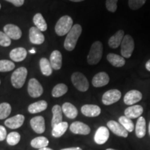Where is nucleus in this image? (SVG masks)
Segmentation results:
<instances>
[{
    "label": "nucleus",
    "mask_w": 150,
    "mask_h": 150,
    "mask_svg": "<svg viewBox=\"0 0 150 150\" xmlns=\"http://www.w3.org/2000/svg\"><path fill=\"white\" fill-rule=\"evenodd\" d=\"M82 33V27L80 24H75L67 34L64 42V47L67 51H72L77 43L79 38Z\"/></svg>",
    "instance_id": "obj_1"
},
{
    "label": "nucleus",
    "mask_w": 150,
    "mask_h": 150,
    "mask_svg": "<svg viewBox=\"0 0 150 150\" xmlns=\"http://www.w3.org/2000/svg\"><path fill=\"white\" fill-rule=\"evenodd\" d=\"M103 54V45L100 41H96L91 45L87 61L89 65H96L101 61Z\"/></svg>",
    "instance_id": "obj_2"
},
{
    "label": "nucleus",
    "mask_w": 150,
    "mask_h": 150,
    "mask_svg": "<svg viewBox=\"0 0 150 150\" xmlns=\"http://www.w3.org/2000/svg\"><path fill=\"white\" fill-rule=\"evenodd\" d=\"M73 27V20L69 16L61 17L55 26V31L59 36L67 34Z\"/></svg>",
    "instance_id": "obj_3"
},
{
    "label": "nucleus",
    "mask_w": 150,
    "mask_h": 150,
    "mask_svg": "<svg viewBox=\"0 0 150 150\" xmlns=\"http://www.w3.org/2000/svg\"><path fill=\"white\" fill-rule=\"evenodd\" d=\"M27 76V69L20 67L13 72L11 76V83L16 88H21L25 83Z\"/></svg>",
    "instance_id": "obj_4"
},
{
    "label": "nucleus",
    "mask_w": 150,
    "mask_h": 150,
    "mask_svg": "<svg viewBox=\"0 0 150 150\" xmlns=\"http://www.w3.org/2000/svg\"><path fill=\"white\" fill-rule=\"evenodd\" d=\"M72 84L78 91L86 92L89 88V83L87 78L81 72L73 73L71 77Z\"/></svg>",
    "instance_id": "obj_5"
},
{
    "label": "nucleus",
    "mask_w": 150,
    "mask_h": 150,
    "mask_svg": "<svg viewBox=\"0 0 150 150\" xmlns=\"http://www.w3.org/2000/svg\"><path fill=\"white\" fill-rule=\"evenodd\" d=\"M135 44L134 38L130 35H126L124 37L121 43V54L124 58L129 59L132 55L134 50Z\"/></svg>",
    "instance_id": "obj_6"
},
{
    "label": "nucleus",
    "mask_w": 150,
    "mask_h": 150,
    "mask_svg": "<svg viewBox=\"0 0 150 150\" xmlns=\"http://www.w3.org/2000/svg\"><path fill=\"white\" fill-rule=\"evenodd\" d=\"M122 94L119 90L112 89L106 91L102 96V103L108 106L118 102L121 98Z\"/></svg>",
    "instance_id": "obj_7"
},
{
    "label": "nucleus",
    "mask_w": 150,
    "mask_h": 150,
    "mask_svg": "<svg viewBox=\"0 0 150 150\" xmlns=\"http://www.w3.org/2000/svg\"><path fill=\"white\" fill-rule=\"evenodd\" d=\"M28 93L33 98L40 97L43 93L42 86L37 79L33 78L29 80L28 83Z\"/></svg>",
    "instance_id": "obj_8"
},
{
    "label": "nucleus",
    "mask_w": 150,
    "mask_h": 150,
    "mask_svg": "<svg viewBox=\"0 0 150 150\" xmlns=\"http://www.w3.org/2000/svg\"><path fill=\"white\" fill-rule=\"evenodd\" d=\"M107 127L116 136L123 137V138H127L128 136V131L120 122L114 120H110L107 122Z\"/></svg>",
    "instance_id": "obj_9"
},
{
    "label": "nucleus",
    "mask_w": 150,
    "mask_h": 150,
    "mask_svg": "<svg viewBox=\"0 0 150 150\" xmlns=\"http://www.w3.org/2000/svg\"><path fill=\"white\" fill-rule=\"evenodd\" d=\"M142 98V95L137 90H131L127 92L124 97V102L127 105H134L140 102Z\"/></svg>",
    "instance_id": "obj_10"
},
{
    "label": "nucleus",
    "mask_w": 150,
    "mask_h": 150,
    "mask_svg": "<svg viewBox=\"0 0 150 150\" xmlns=\"http://www.w3.org/2000/svg\"><path fill=\"white\" fill-rule=\"evenodd\" d=\"M70 129L71 132L74 134L88 135L91 133V128L87 125L79 121H76L72 123Z\"/></svg>",
    "instance_id": "obj_11"
},
{
    "label": "nucleus",
    "mask_w": 150,
    "mask_h": 150,
    "mask_svg": "<svg viewBox=\"0 0 150 150\" xmlns=\"http://www.w3.org/2000/svg\"><path fill=\"white\" fill-rule=\"evenodd\" d=\"M109 131L107 127H100L97 129L94 136V140L98 145L106 143L109 138Z\"/></svg>",
    "instance_id": "obj_12"
},
{
    "label": "nucleus",
    "mask_w": 150,
    "mask_h": 150,
    "mask_svg": "<svg viewBox=\"0 0 150 150\" xmlns=\"http://www.w3.org/2000/svg\"><path fill=\"white\" fill-rule=\"evenodd\" d=\"M4 32L11 39L19 40L22 37V31L17 25L8 24L4 27Z\"/></svg>",
    "instance_id": "obj_13"
},
{
    "label": "nucleus",
    "mask_w": 150,
    "mask_h": 150,
    "mask_svg": "<svg viewBox=\"0 0 150 150\" xmlns=\"http://www.w3.org/2000/svg\"><path fill=\"white\" fill-rule=\"evenodd\" d=\"M110 78L107 73L101 72L95 74L92 80V84L94 87L100 88L106 86L109 83Z\"/></svg>",
    "instance_id": "obj_14"
},
{
    "label": "nucleus",
    "mask_w": 150,
    "mask_h": 150,
    "mask_svg": "<svg viewBox=\"0 0 150 150\" xmlns=\"http://www.w3.org/2000/svg\"><path fill=\"white\" fill-rule=\"evenodd\" d=\"M31 128L37 134H42L45 131V122L42 116H36L30 120Z\"/></svg>",
    "instance_id": "obj_15"
},
{
    "label": "nucleus",
    "mask_w": 150,
    "mask_h": 150,
    "mask_svg": "<svg viewBox=\"0 0 150 150\" xmlns=\"http://www.w3.org/2000/svg\"><path fill=\"white\" fill-rule=\"evenodd\" d=\"M29 40L33 44L41 45L45 41V35L38 28L32 27L29 29Z\"/></svg>",
    "instance_id": "obj_16"
},
{
    "label": "nucleus",
    "mask_w": 150,
    "mask_h": 150,
    "mask_svg": "<svg viewBox=\"0 0 150 150\" xmlns=\"http://www.w3.org/2000/svg\"><path fill=\"white\" fill-rule=\"evenodd\" d=\"M81 112L86 117H94L100 115L101 108L99 106L94 104H86L81 107Z\"/></svg>",
    "instance_id": "obj_17"
},
{
    "label": "nucleus",
    "mask_w": 150,
    "mask_h": 150,
    "mask_svg": "<svg viewBox=\"0 0 150 150\" xmlns=\"http://www.w3.org/2000/svg\"><path fill=\"white\" fill-rule=\"evenodd\" d=\"M24 116L21 114H18L13 117L8 118L5 121V125L9 129H16L22 127L24 122Z\"/></svg>",
    "instance_id": "obj_18"
},
{
    "label": "nucleus",
    "mask_w": 150,
    "mask_h": 150,
    "mask_svg": "<svg viewBox=\"0 0 150 150\" xmlns=\"http://www.w3.org/2000/svg\"><path fill=\"white\" fill-rule=\"evenodd\" d=\"M143 112V108L140 105H134L127 108L125 110V115L129 119L140 117Z\"/></svg>",
    "instance_id": "obj_19"
},
{
    "label": "nucleus",
    "mask_w": 150,
    "mask_h": 150,
    "mask_svg": "<svg viewBox=\"0 0 150 150\" xmlns=\"http://www.w3.org/2000/svg\"><path fill=\"white\" fill-rule=\"evenodd\" d=\"M11 59L15 62L24 61L27 56V52L23 47H18L12 50L9 54Z\"/></svg>",
    "instance_id": "obj_20"
},
{
    "label": "nucleus",
    "mask_w": 150,
    "mask_h": 150,
    "mask_svg": "<svg viewBox=\"0 0 150 150\" xmlns=\"http://www.w3.org/2000/svg\"><path fill=\"white\" fill-rule=\"evenodd\" d=\"M124 37H125V31L123 30H119L110 38L108 40V45L110 48H117L120 45H121Z\"/></svg>",
    "instance_id": "obj_21"
},
{
    "label": "nucleus",
    "mask_w": 150,
    "mask_h": 150,
    "mask_svg": "<svg viewBox=\"0 0 150 150\" xmlns=\"http://www.w3.org/2000/svg\"><path fill=\"white\" fill-rule=\"evenodd\" d=\"M62 54L58 50H54L52 52L50 58V62L52 68L55 70H59L62 67Z\"/></svg>",
    "instance_id": "obj_22"
},
{
    "label": "nucleus",
    "mask_w": 150,
    "mask_h": 150,
    "mask_svg": "<svg viewBox=\"0 0 150 150\" xmlns=\"http://www.w3.org/2000/svg\"><path fill=\"white\" fill-rule=\"evenodd\" d=\"M62 110L65 116L70 119H74L78 115V110L74 105L69 102H65L62 106Z\"/></svg>",
    "instance_id": "obj_23"
},
{
    "label": "nucleus",
    "mask_w": 150,
    "mask_h": 150,
    "mask_svg": "<svg viewBox=\"0 0 150 150\" xmlns=\"http://www.w3.org/2000/svg\"><path fill=\"white\" fill-rule=\"evenodd\" d=\"M107 60L111 64L112 66L116 67H121L125 65V58L123 56H119L117 54L110 53L107 55Z\"/></svg>",
    "instance_id": "obj_24"
},
{
    "label": "nucleus",
    "mask_w": 150,
    "mask_h": 150,
    "mask_svg": "<svg viewBox=\"0 0 150 150\" xmlns=\"http://www.w3.org/2000/svg\"><path fill=\"white\" fill-rule=\"evenodd\" d=\"M47 108V103L45 100H40L30 104L28 107V110L30 113L35 114L44 111Z\"/></svg>",
    "instance_id": "obj_25"
},
{
    "label": "nucleus",
    "mask_w": 150,
    "mask_h": 150,
    "mask_svg": "<svg viewBox=\"0 0 150 150\" xmlns=\"http://www.w3.org/2000/svg\"><path fill=\"white\" fill-rule=\"evenodd\" d=\"M62 107L59 105H55L52 108V113L53 117L52 120V127H54L55 125L63 122V115H62Z\"/></svg>",
    "instance_id": "obj_26"
},
{
    "label": "nucleus",
    "mask_w": 150,
    "mask_h": 150,
    "mask_svg": "<svg viewBox=\"0 0 150 150\" xmlns=\"http://www.w3.org/2000/svg\"><path fill=\"white\" fill-rule=\"evenodd\" d=\"M146 134V121L142 116L138 117L136 125V135L138 138H142Z\"/></svg>",
    "instance_id": "obj_27"
},
{
    "label": "nucleus",
    "mask_w": 150,
    "mask_h": 150,
    "mask_svg": "<svg viewBox=\"0 0 150 150\" xmlns=\"http://www.w3.org/2000/svg\"><path fill=\"white\" fill-rule=\"evenodd\" d=\"M68 128V123L66 122H62L53 127L52 134L54 138H60L65 134Z\"/></svg>",
    "instance_id": "obj_28"
},
{
    "label": "nucleus",
    "mask_w": 150,
    "mask_h": 150,
    "mask_svg": "<svg viewBox=\"0 0 150 150\" xmlns=\"http://www.w3.org/2000/svg\"><path fill=\"white\" fill-rule=\"evenodd\" d=\"M33 22L35 27L41 31H45L47 29V24L41 13H36L33 17Z\"/></svg>",
    "instance_id": "obj_29"
},
{
    "label": "nucleus",
    "mask_w": 150,
    "mask_h": 150,
    "mask_svg": "<svg viewBox=\"0 0 150 150\" xmlns=\"http://www.w3.org/2000/svg\"><path fill=\"white\" fill-rule=\"evenodd\" d=\"M40 67L41 72L45 76H50L52 74V68L50 61L46 58H42L40 60Z\"/></svg>",
    "instance_id": "obj_30"
},
{
    "label": "nucleus",
    "mask_w": 150,
    "mask_h": 150,
    "mask_svg": "<svg viewBox=\"0 0 150 150\" xmlns=\"http://www.w3.org/2000/svg\"><path fill=\"white\" fill-rule=\"evenodd\" d=\"M49 145V140L44 136H39L33 138L31 141V147L35 149L47 147Z\"/></svg>",
    "instance_id": "obj_31"
},
{
    "label": "nucleus",
    "mask_w": 150,
    "mask_h": 150,
    "mask_svg": "<svg viewBox=\"0 0 150 150\" xmlns=\"http://www.w3.org/2000/svg\"><path fill=\"white\" fill-rule=\"evenodd\" d=\"M68 91V88L64 83H59L54 87L52 95L54 97H60L64 95Z\"/></svg>",
    "instance_id": "obj_32"
},
{
    "label": "nucleus",
    "mask_w": 150,
    "mask_h": 150,
    "mask_svg": "<svg viewBox=\"0 0 150 150\" xmlns=\"http://www.w3.org/2000/svg\"><path fill=\"white\" fill-rule=\"evenodd\" d=\"M119 122L121 124L128 132H132L134 129V125L131 119L126 116H121L119 118Z\"/></svg>",
    "instance_id": "obj_33"
},
{
    "label": "nucleus",
    "mask_w": 150,
    "mask_h": 150,
    "mask_svg": "<svg viewBox=\"0 0 150 150\" xmlns=\"http://www.w3.org/2000/svg\"><path fill=\"white\" fill-rule=\"evenodd\" d=\"M15 67H16V65L13 61H8V60H0V72H10L14 70Z\"/></svg>",
    "instance_id": "obj_34"
},
{
    "label": "nucleus",
    "mask_w": 150,
    "mask_h": 150,
    "mask_svg": "<svg viewBox=\"0 0 150 150\" xmlns=\"http://www.w3.org/2000/svg\"><path fill=\"white\" fill-rule=\"evenodd\" d=\"M11 112V106L8 103L4 102L0 104V120L6 119Z\"/></svg>",
    "instance_id": "obj_35"
},
{
    "label": "nucleus",
    "mask_w": 150,
    "mask_h": 150,
    "mask_svg": "<svg viewBox=\"0 0 150 150\" xmlns=\"http://www.w3.org/2000/svg\"><path fill=\"white\" fill-rule=\"evenodd\" d=\"M21 136L18 132H11L6 137V141L9 145L13 146L18 144Z\"/></svg>",
    "instance_id": "obj_36"
},
{
    "label": "nucleus",
    "mask_w": 150,
    "mask_h": 150,
    "mask_svg": "<svg viewBox=\"0 0 150 150\" xmlns=\"http://www.w3.org/2000/svg\"><path fill=\"white\" fill-rule=\"evenodd\" d=\"M146 0H129V6L132 10H137L145 4Z\"/></svg>",
    "instance_id": "obj_37"
},
{
    "label": "nucleus",
    "mask_w": 150,
    "mask_h": 150,
    "mask_svg": "<svg viewBox=\"0 0 150 150\" xmlns=\"http://www.w3.org/2000/svg\"><path fill=\"white\" fill-rule=\"evenodd\" d=\"M11 44V40L4 32L0 31V45L2 47H8Z\"/></svg>",
    "instance_id": "obj_38"
},
{
    "label": "nucleus",
    "mask_w": 150,
    "mask_h": 150,
    "mask_svg": "<svg viewBox=\"0 0 150 150\" xmlns=\"http://www.w3.org/2000/svg\"><path fill=\"white\" fill-rule=\"evenodd\" d=\"M117 1L118 0H106V6L107 10L112 13L115 12L117 8Z\"/></svg>",
    "instance_id": "obj_39"
},
{
    "label": "nucleus",
    "mask_w": 150,
    "mask_h": 150,
    "mask_svg": "<svg viewBox=\"0 0 150 150\" xmlns=\"http://www.w3.org/2000/svg\"><path fill=\"white\" fill-rule=\"evenodd\" d=\"M6 137L7 134L5 127L0 125V141H3L6 138Z\"/></svg>",
    "instance_id": "obj_40"
},
{
    "label": "nucleus",
    "mask_w": 150,
    "mask_h": 150,
    "mask_svg": "<svg viewBox=\"0 0 150 150\" xmlns=\"http://www.w3.org/2000/svg\"><path fill=\"white\" fill-rule=\"evenodd\" d=\"M6 1L13 4L15 6H17V7L22 6L24 3V0H6Z\"/></svg>",
    "instance_id": "obj_41"
},
{
    "label": "nucleus",
    "mask_w": 150,
    "mask_h": 150,
    "mask_svg": "<svg viewBox=\"0 0 150 150\" xmlns=\"http://www.w3.org/2000/svg\"><path fill=\"white\" fill-rule=\"evenodd\" d=\"M61 150H82L81 148L80 147H70V148H65Z\"/></svg>",
    "instance_id": "obj_42"
},
{
    "label": "nucleus",
    "mask_w": 150,
    "mask_h": 150,
    "mask_svg": "<svg viewBox=\"0 0 150 150\" xmlns=\"http://www.w3.org/2000/svg\"><path fill=\"white\" fill-rule=\"evenodd\" d=\"M145 68L147 69V70H148L149 72H150V59L149 60V61H147V63H146Z\"/></svg>",
    "instance_id": "obj_43"
},
{
    "label": "nucleus",
    "mask_w": 150,
    "mask_h": 150,
    "mask_svg": "<svg viewBox=\"0 0 150 150\" xmlns=\"http://www.w3.org/2000/svg\"><path fill=\"white\" fill-rule=\"evenodd\" d=\"M29 52L31 54H35V49L34 48H32L31 49V50H29Z\"/></svg>",
    "instance_id": "obj_44"
},
{
    "label": "nucleus",
    "mask_w": 150,
    "mask_h": 150,
    "mask_svg": "<svg viewBox=\"0 0 150 150\" xmlns=\"http://www.w3.org/2000/svg\"><path fill=\"white\" fill-rule=\"evenodd\" d=\"M39 150H54L51 149V148H49V147H44V148H41Z\"/></svg>",
    "instance_id": "obj_45"
},
{
    "label": "nucleus",
    "mask_w": 150,
    "mask_h": 150,
    "mask_svg": "<svg viewBox=\"0 0 150 150\" xmlns=\"http://www.w3.org/2000/svg\"><path fill=\"white\" fill-rule=\"evenodd\" d=\"M71 1H74V2H79V1H83L84 0H70Z\"/></svg>",
    "instance_id": "obj_46"
},
{
    "label": "nucleus",
    "mask_w": 150,
    "mask_h": 150,
    "mask_svg": "<svg viewBox=\"0 0 150 150\" xmlns=\"http://www.w3.org/2000/svg\"><path fill=\"white\" fill-rule=\"evenodd\" d=\"M148 130H149V134L150 136V122H149V127H148Z\"/></svg>",
    "instance_id": "obj_47"
},
{
    "label": "nucleus",
    "mask_w": 150,
    "mask_h": 150,
    "mask_svg": "<svg viewBox=\"0 0 150 150\" xmlns=\"http://www.w3.org/2000/svg\"><path fill=\"white\" fill-rule=\"evenodd\" d=\"M106 150H116V149H106Z\"/></svg>",
    "instance_id": "obj_48"
},
{
    "label": "nucleus",
    "mask_w": 150,
    "mask_h": 150,
    "mask_svg": "<svg viewBox=\"0 0 150 150\" xmlns=\"http://www.w3.org/2000/svg\"><path fill=\"white\" fill-rule=\"evenodd\" d=\"M1 4H0V9H1Z\"/></svg>",
    "instance_id": "obj_49"
},
{
    "label": "nucleus",
    "mask_w": 150,
    "mask_h": 150,
    "mask_svg": "<svg viewBox=\"0 0 150 150\" xmlns=\"http://www.w3.org/2000/svg\"><path fill=\"white\" fill-rule=\"evenodd\" d=\"M0 84H1V81H0Z\"/></svg>",
    "instance_id": "obj_50"
}]
</instances>
